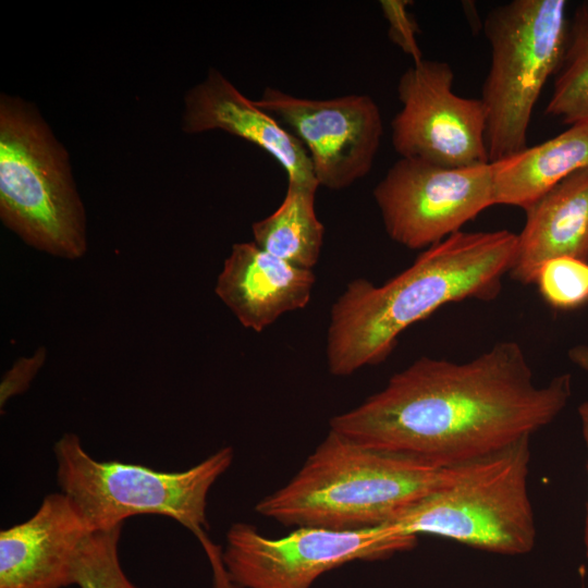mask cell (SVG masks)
<instances>
[{"label": "cell", "mask_w": 588, "mask_h": 588, "mask_svg": "<svg viewBox=\"0 0 588 588\" xmlns=\"http://www.w3.org/2000/svg\"><path fill=\"white\" fill-rule=\"evenodd\" d=\"M578 416L580 419L581 433L587 449V475H588V401L578 406ZM584 543L586 550V559L588 563V497L586 504V519L584 528Z\"/></svg>", "instance_id": "obj_24"}, {"label": "cell", "mask_w": 588, "mask_h": 588, "mask_svg": "<svg viewBox=\"0 0 588 588\" xmlns=\"http://www.w3.org/2000/svg\"><path fill=\"white\" fill-rule=\"evenodd\" d=\"M90 532L65 494L46 495L28 519L0 531V588L74 585L77 561Z\"/></svg>", "instance_id": "obj_12"}, {"label": "cell", "mask_w": 588, "mask_h": 588, "mask_svg": "<svg viewBox=\"0 0 588 588\" xmlns=\"http://www.w3.org/2000/svg\"><path fill=\"white\" fill-rule=\"evenodd\" d=\"M525 212L509 272L513 280L535 284L541 265L556 257L588 261V168L567 176Z\"/></svg>", "instance_id": "obj_15"}, {"label": "cell", "mask_w": 588, "mask_h": 588, "mask_svg": "<svg viewBox=\"0 0 588 588\" xmlns=\"http://www.w3.org/2000/svg\"><path fill=\"white\" fill-rule=\"evenodd\" d=\"M572 395L562 373L539 385L523 347L501 341L456 363L422 356L379 392L330 419V430L365 446L450 467L531 437Z\"/></svg>", "instance_id": "obj_1"}, {"label": "cell", "mask_w": 588, "mask_h": 588, "mask_svg": "<svg viewBox=\"0 0 588 588\" xmlns=\"http://www.w3.org/2000/svg\"><path fill=\"white\" fill-rule=\"evenodd\" d=\"M316 191L287 183L277 210L253 223V242L275 257L313 270L319 260L324 235V226L315 210Z\"/></svg>", "instance_id": "obj_17"}, {"label": "cell", "mask_w": 588, "mask_h": 588, "mask_svg": "<svg viewBox=\"0 0 588 588\" xmlns=\"http://www.w3.org/2000/svg\"><path fill=\"white\" fill-rule=\"evenodd\" d=\"M234 452L222 448L191 468L161 471L99 461L87 453L75 433L54 444L57 480L91 531L122 526L137 515H161L176 520L197 538L207 527V498L230 467Z\"/></svg>", "instance_id": "obj_6"}, {"label": "cell", "mask_w": 588, "mask_h": 588, "mask_svg": "<svg viewBox=\"0 0 588 588\" xmlns=\"http://www.w3.org/2000/svg\"><path fill=\"white\" fill-rule=\"evenodd\" d=\"M417 537L397 534L391 526L332 530L296 527L269 538L246 523L226 532L222 559L236 588H310L326 572L353 561H375L416 546Z\"/></svg>", "instance_id": "obj_8"}, {"label": "cell", "mask_w": 588, "mask_h": 588, "mask_svg": "<svg viewBox=\"0 0 588 588\" xmlns=\"http://www.w3.org/2000/svg\"><path fill=\"white\" fill-rule=\"evenodd\" d=\"M548 305L572 310L588 303V261L556 257L543 262L536 282Z\"/></svg>", "instance_id": "obj_20"}, {"label": "cell", "mask_w": 588, "mask_h": 588, "mask_svg": "<svg viewBox=\"0 0 588 588\" xmlns=\"http://www.w3.org/2000/svg\"><path fill=\"white\" fill-rule=\"evenodd\" d=\"M566 9L564 0H512L488 12L491 59L480 100L489 162L527 147L535 105L564 51Z\"/></svg>", "instance_id": "obj_7"}, {"label": "cell", "mask_w": 588, "mask_h": 588, "mask_svg": "<svg viewBox=\"0 0 588 588\" xmlns=\"http://www.w3.org/2000/svg\"><path fill=\"white\" fill-rule=\"evenodd\" d=\"M449 471L329 430L293 478L255 510L295 528L380 527L439 487Z\"/></svg>", "instance_id": "obj_3"}, {"label": "cell", "mask_w": 588, "mask_h": 588, "mask_svg": "<svg viewBox=\"0 0 588 588\" xmlns=\"http://www.w3.org/2000/svg\"><path fill=\"white\" fill-rule=\"evenodd\" d=\"M315 281L311 269L244 242L232 246L215 292L245 328L261 332L283 314L305 308Z\"/></svg>", "instance_id": "obj_14"}, {"label": "cell", "mask_w": 588, "mask_h": 588, "mask_svg": "<svg viewBox=\"0 0 588 588\" xmlns=\"http://www.w3.org/2000/svg\"><path fill=\"white\" fill-rule=\"evenodd\" d=\"M530 437L457 465L391 523L397 534L440 536L475 549L523 555L536 542L528 493Z\"/></svg>", "instance_id": "obj_4"}, {"label": "cell", "mask_w": 588, "mask_h": 588, "mask_svg": "<svg viewBox=\"0 0 588 588\" xmlns=\"http://www.w3.org/2000/svg\"><path fill=\"white\" fill-rule=\"evenodd\" d=\"M568 357L581 369L588 371V346L575 345L568 351Z\"/></svg>", "instance_id": "obj_25"}, {"label": "cell", "mask_w": 588, "mask_h": 588, "mask_svg": "<svg viewBox=\"0 0 588 588\" xmlns=\"http://www.w3.org/2000/svg\"><path fill=\"white\" fill-rule=\"evenodd\" d=\"M254 102L301 142L319 186L340 191L370 172L383 135L370 96L310 99L267 87Z\"/></svg>", "instance_id": "obj_11"}, {"label": "cell", "mask_w": 588, "mask_h": 588, "mask_svg": "<svg viewBox=\"0 0 588 588\" xmlns=\"http://www.w3.org/2000/svg\"><path fill=\"white\" fill-rule=\"evenodd\" d=\"M46 356L45 347H39L32 356L17 359L11 369L4 373L0 385L1 407H3L11 396L27 390L32 380L44 365Z\"/></svg>", "instance_id": "obj_22"}, {"label": "cell", "mask_w": 588, "mask_h": 588, "mask_svg": "<svg viewBox=\"0 0 588 588\" xmlns=\"http://www.w3.org/2000/svg\"><path fill=\"white\" fill-rule=\"evenodd\" d=\"M495 205L527 209L574 172L588 168V122L490 162Z\"/></svg>", "instance_id": "obj_16"}, {"label": "cell", "mask_w": 588, "mask_h": 588, "mask_svg": "<svg viewBox=\"0 0 588 588\" xmlns=\"http://www.w3.org/2000/svg\"><path fill=\"white\" fill-rule=\"evenodd\" d=\"M122 526L97 530L87 537L75 571L78 588H138L124 573L119 541Z\"/></svg>", "instance_id": "obj_19"}, {"label": "cell", "mask_w": 588, "mask_h": 588, "mask_svg": "<svg viewBox=\"0 0 588 588\" xmlns=\"http://www.w3.org/2000/svg\"><path fill=\"white\" fill-rule=\"evenodd\" d=\"M0 217L34 248L65 259L87 249L86 218L69 157L33 105L1 95Z\"/></svg>", "instance_id": "obj_5"}, {"label": "cell", "mask_w": 588, "mask_h": 588, "mask_svg": "<svg viewBox=\"0 0 588 588\" xmlns=\"http://www.w3.org/2000/svg\"><path fill=\"white\" fill-rule=\"evenodd\" d=\"M387 234L426 249L495 205L490 162L464 168L400 158L373 189Z\"/></svg>", "instance_id": "obj_9"}, {"label": "cell", "mask_w": 588, "mask_h": 588, "mask_svg": "<svg viewBox=\"0 0 588 588\" xmlns=\"http://www.w3.org/2000/svg\"><path fill=\"white\" fill-rule=\"evenodd\" d=\"M454 72L443 61L414 63L400 77L401 110L392 120V145L401 158L448 168L489 163L486 112L479 99L453 90Z\"/></svg>", "instance_id": "obj_10"}, {"label": "cell", "mask_w": 588, "mask_h": 588, "mask_svg": "<svg viewBox=\"0 0 588 588\" xmlns=\"http://www.w3.org/2000/svg\"><path fill=\"white\" fill-rule=\"evenodd\" d=\"M182 127L187 134L221 130L241 137L272 156L289 184L319 187L301 142L216 69L186 93Z\"/></svg>", "instance_id": "obj_13"}, {"label": "cell", "mask_w": 588, "mask_h": 588, "mask_svg": "<svg viewBox=\"0 0 588 588\" xmlns=\"http://www.w3.org/2000/svg\"><path fill=\"white\" fill-rule=\"evenodd\" d=\"M516 246L517 234L509 230H462L424 249L381 285L363 278L351 281L330 311L329 372L345 377L381 364L403 331L444 305L494 299Z\"/></svg>", "instance_id": "obj_2"}, {"label": "cell", "mask_w": 588, "mask_h": 588, "mask_svg": "<svg viewBox=\"0 0 588 588\" xmlns=\"http://www.w3.org/2000/svg\"><path fill=\"white\" fill-rule=\"evenodd\" d=\"M208 555L213 577V588H236L229 577L223 559L222 550L216 547L210 540L203 543Z\"/></svg>", "instance_id": "obj_23"}, {"label": "cell", "mask_w": 588, "mask_h": 588, "mask_svg": "<svg viewBox=\"0 0 588 588\" xmlns=\"http://www.w3.org/2000/svg\"><path fill=\"white\" fill-rule=\"evenodd\" d=\"M546 114L567 125L588 122V0L579 2L568 17Z\"/></svg>", "instance_id": "obj_18"}, {"label": "cell", "mask_w": 588, "mask_h": 588, "mask_svg": "<svg viewBox=\"0 0 588 588\" xmlns=\"http://www.w3.org/2000/svg\"><path fill=\"white\" fill-rule=\"evenodd\" d=\"M408 3L405 0H383L380 5L389 23L391 40L411 56L414 63H418L422 60L416 39L418 26L407 10Z\"/></svg>", "instance_id": "obj_21"}]
</instances>
